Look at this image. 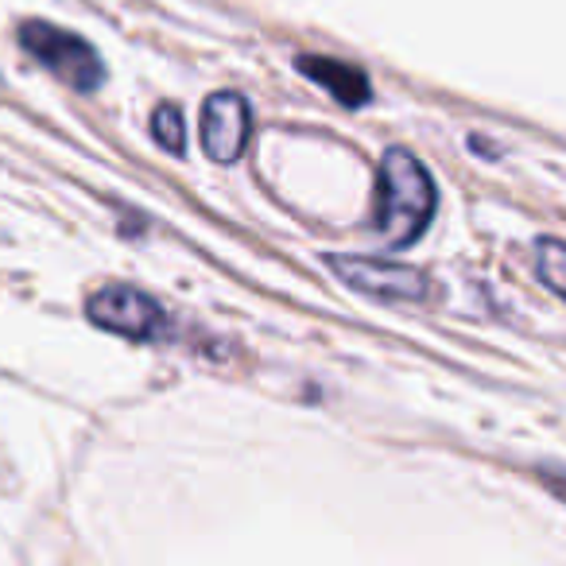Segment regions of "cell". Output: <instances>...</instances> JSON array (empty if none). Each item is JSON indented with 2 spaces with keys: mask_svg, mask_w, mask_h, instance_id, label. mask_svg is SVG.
Here are the masks:
<instances>
[{
  "mask_svg": "<svg viewBox=\"0 0 566 566\" xmlns=\"http://www.w3.org/2000/svg\"><path fill=\"white\" fill-rule=\"evenodd\" d=\"M439 210V190L423 164L411 151L392 148L380 159V187H377V229L392 249L419 241Z\"/></svg>",
  "mask_w": 566,
  "mask_h": 566,
  "instance_id": "6da1fadb",
  "label": "cell"
},
{
  "mask_svg": "<svg viewBox=\"0 0 566 566\" xmlns=\"http://www.w3.org/2000/svg\"><path fill=\"white\" fill-rule=\"evenodd\" d=\"M20 48H24L35 63L48 66L55 78H63L71 90H78V94H94L105 82L102 55H97L82 35L48 24V20H28V24H20Z\"/></svg>",
  "mask_w": 566,
  "mask_h": 566,
  "instance_id": "7a4b0ae2",
  "label": "cell"
},
{
  "mask_svg": "<svg viewBox=\"0 0 566 566\" xmlns=\"http://www.w3.org/2000/svg\"><path fill=\"white\" fill-rule=\"evenodd\" d=\"M86 315L94 326L113 334H125L136 342H156L167 334V311L159 307L151 295L125 287V283H109L102 292H94L86 300Z\"/></svg>",
  "mask_w": 566,
  "mask_h": 566,
  "instance_id": "3957f363",
  "label": "cell"
},
{
  "mask_svg": "<svg viewBox=\"0 0 566 566\" xmlns=\"http://www.w3.org/2000/svg\"><path fill=\"white\" fill-rule=\"evenodd\" d=\"M331 272L346 280L354 292L373 295V300H431L434 283L419 268L396 264V260H373V256H326Z\"/></svg>",
  "mask_w": 566,
  "mask_h": 566,
  "instance_id": "277c9868",
  "label": "cell"
},
{
  "mask_svg": "<svg viewBox=\"0 0 566 566\" xmlns=\"http://www.w3.org/2000/svg\"><path fill=\"white\" fill-rule=\"evenodd\" d=\"M249 105L241 94H210L202 105V148L213 164H233L249 144Z\"/></svg>",
  "mask_w": 566,
  "mask_h": 566,
  "instance_id": "5b68a950",
  "label": "cell"
},
{
  "mask_svg": "<svg viewBox=\"0 0 566 566\" xmlns=\"http://www.w3.org/2000/svg\"><path fill=\"white\" fill-rule=\"evenodd\" d=\"M300 71L307 74L311 82H318L334 102L349 105V109H357V105H365L373 97V86L361 66H349V63L323 59V55H300Z\"/></svg>",
  "mask_w": 566,
  "mask_h": 566,
  "instance_id": "8992f818",
  "label": "cell"
},
{
  "mask_svg": "<svg viewBox=\"0 0 566 566\" xmlns=\"http://www.w3.org/2000/svg\"><path fill=\"white\" fill-rule=\"evenodd\" d=\"M535 272H539V280L547 283L551 292L566 300V244L563 241H555V237L539 241V249H535Z\"/></svg>",
  "mask_w": 566,
  "mask_h": 566,
  "instance_id": "52a82bcc",
  "label": "cell"
},
{
  "mask_svg": "<svg viewBox=\"0 0 566 566\" xmlns=\"http://www.w3.org/2000/svg\"><path fill=\"white\" fill-rule=\"evenodd\" d=\"M151 136H156L159 148L175 151V156L187 148V125H182L179 105H159V109L151 113Z\"/></svg>",
  "mask_w": 566,
  "mask_h": 566,
  "instance_id": "ba28073f",
  "label": "cell"
},
{
  "mask_svg": "<svg viewBox=\"0 0 566 566\" xmlns=\"http://www.w3.org/2000/svg\"><path fill=\"white\" fill-rule=\"evenodd\" d=\"M543 481H547V489H551V493H555V496H563V501H566V473L547 470V473H543Z\"/></svg>",
  "mask_w": 566,
  "mask_h": 566,
  "instance_id": "9c48e42d",
  "label": "cell"
}]
</instances>
